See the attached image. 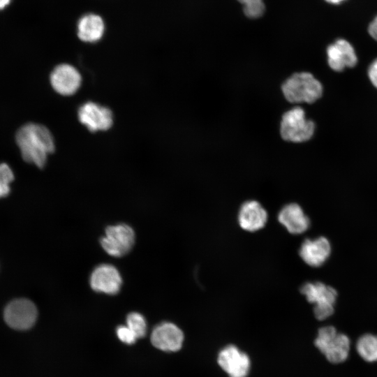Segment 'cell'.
I'll return each mask as SVG.
<instances>
[{"label": "cell", "instance_id": "6da1fadb", "mask_svg": "<svg viewBox=\"0 0 377 377\" xmlns=\"http://www.w3.org/2000/svg\"><path fill=\"white\" fill-rule=\"evenodd\" d=\"M16 143L22 158L43 168L49 154L55 149L53 135L43 125L28 123L21 126L15 135Z\"/></svg>", "mask_w": 377, "mask_h": 377}, {"label": "cell", "instance_id": "7a4b0ae2", "mask_svg": "<svg viewBox=\"0 0 377 377\" xmlns=\"http://www.w3.org/2000/svg\"><path fill=\"white\" fill-rule=\"evenodd\" d=\"M281 90L285 98L290 103H312L322 96L323 87L310 73L300 72L286 79Z\"/></svg>", "mask_w": 377, "mask_h": 377}, {"label": "cell", "instance_id": "3957f363", "mask_svg": "<svg viewBox=\"0 0 377 377\" xmlns=\"http://www.w3.org/2000/svg\"><path fill=\"white\" fill-rule=\"evenodd\" d=\"M315 346L329 362L338 364L348 358L350 341L347 335L338 332L333 326H325L318 330Z\"/></svg>", "mask_w": 377, "mask_h": 377}, {"label": "cell", "instance_id": "277c9868", "mask_svg": "<svg viewBox=\"0 0 377 377\" xmlns=\"http://www.w3.org/2000/svg\"><path fill=\"white\" fill-rule=\"evenodd\" d=\"M314 123L306 119L302 108L295 107L286 112L280 123L281 138L288 142H302L313 135Z\"/></svg>", "mask_w": 377, "mask_h": 377}, {"label": "cell", "instance_id": "5b68a950", "mask_svg": "<svg viewBox=\"0 0 377 377\" xmlns=\"http://www.w3.org/2000/svg\"><path fill=\"white\" fill-rule=\"evenodd\" d=\"M300 292L309 303L314 304L313 313L318 320H325L333 314L337 297L334 288L322 282H307L302 286Z\"/></svg>", "mask_w": 377, "mask_h": 377}, {"label": "cell", "instance_id": "8992f818", "mask_svg": "<svg viewBox=\"0 0 377 377\" xmlns=\"http://www.w3.org/2000/svg\"><path fill=\"white\" fill-rule=\"evenodd\" d=\"M135 237L134 230L130 226L119 223L108 226L100 242L108 254L113 257H121L131 250Z\"/></svg>", "mask_w": 377, "mask_h": 377}, {"label": "cell", "instance_id": "52a82bcc", "mask_svg": "<svg viewBox=\"0 0 377 377\" xmlns=\"http://www.w3.org/2000/svg\"><path fill=\"white\" fill-rule=\"evenodd\" d=\"M37 316L36 305L24 298L11 301L4 310L6 323L10 327L18 330L31 328L35 324Z\"/></svg>", "mask_w": 377, "mask_h": 377}, {"label": "cell", "instance_id": "ba28073f", "mask_svg": "<svg viewBox=\"0 0 377 377\" xmlns=\"http://www.w3.org/2000/svg\"><path fill=\"white\" fill-rule=\"evenodd\" d=\"M80 122L91 132L108 130L113 124L110 109L94 102H87L78 109Z\"/></svg>", "mask_w": 377, "mask_h": 377}, {"label": "cell", "instance_id": "9c48e42d", "mask_svg": "<svg viewBox=\"0 0 377 377\" xmlns=\"http://www.w3.org/2000/svg\"><path fill=\"white\" fill-rule=\"evenodd\" d=\"M217 362L229 377H246L251 367L249 356L233 345L221 350Z\"/></svg>", "mask_w": 377, "mask_h": 377}, {"label": "cell", "instance_id": "30bf717a", "mask_svg": "<svg viewBox=\"0 0 377 377\" xmlns=\"http://www.w3.org/2000/svg\"><path fill=\"white\" fill-rule=\"evenodd\" d=\"M184 336L182 330L171 322L156 325L150 336L152 345L163 351L176 352L182 346Z\"/></svg>", "mask_w": 377, "mask_h": 377}, {"label": "cell", "instance_id": "8fae6325", "mask_svg": "<svg viewBox=\"0 0 377 377\" xmlns=\"http://www.w3.org/2000/svg\"><path fill=\"white\" fill-rule=\"evenodd\" d=\"M89 283L91 288L97 293L115 295L121 289L122 279L118 269L110 264L98 265L92 271Z\"/></svg>", "mask_w": 377, "mask_h": 377}, {"label": "cell", "instance_id": "7c38bea8", "mask_svg": "<svg viewBox=\"0 0 377 377\" xmlns=\"http://www.w3.org/2000/svg\"><path fill=\"white\" fill-rule=\"evenodd\" d=\"M50 81L56 92L62 96H71L76 93L80 87L82 77L74 66L62 64L53 69Z\"/></svg>", "mask_w": 377, "mask_h": 377}, {"label": "cell", "instance_id": "4fadbf2b", "mask_svg": "<svg viewBox=\"0 0 377 377\" xmlns=\"http://www.w3.org/2000/svg\"><path fill=\"white\" fill-rule=\"evenodd\" d=\"M331 253V245L325 237L306 239L300 246L299 255L308 265L317 267L323 265Z\"/></svg>", "mask_w": 377, "mask_h": 377}, {"label": "cell", "instance_id": "5bb4252c", "mask_svg": "<svg viewBox=\"0 0 377 377\" xmlns=\"http://www.w3.org/2000/svg\"><path fill=\"white\" fill-rule=\"evenodd\" d=\"M237 220L244 230L256 232L262 229L267 221V213L262 205L256 200H248L240 207Z\"/></svg>", "mask_w": 377, "mask_h": 377}, {"label": "cell", "instance_id": "9a60e30c", "mask_svg": "<svg viewBox=\"0 0 377 377\" xmlns=\"http://www.w3.org/2000/svg\"><path fill=\"white\" fill-rule=\"evenodd\" d=\"M327 61L332 69L341 71L357 63V56L351 44L344 39H338L327 49Z\"/></svg>", "mask_w": 377, "mask_h": 377}, {"label": "cell", "instance_id": "2e32d148", "mask_svg": "<svg viewBox=\"0 0 377 377\" xmlns=\"http://www.w3.org/2000/svg\"><path fill=\"white\" fill-rule=\"evenodd\" d=\"M279 222L293 235H300L310 226V220L302 208L297 203L284 205L278 213Z\"/></svg>", "mask_w": 377, "mask_h": 377}, {"label": "cell", "instance_id": "e0dca14e", "mask_svg": "<svg viewBox=\"0 0 377 377\" xmlns=\"http://www.w3.org/2000/svg\"><path fill=\"white\" fill-rule=\"evenodd\" d=\"M105 24L98 15L89 13L82 16L77 22V36L87 43H95L103 36Z\"/></svg>", "mask_w": 377, "mask_h": 377}, {"label": "cell", "instance_id": "ac0fdd59", "mask_svg": "<svg viewBox=\"0 0 377 377\" xmlns=\"http://www.w3.org/2000/svg\"><path fill=\"white\" fill-rule=\"evenodd\" d=\"M359 355L366 362L377 361V335L365 334L361 336L356 343Z\"/></svg>", "mask_w": 377, "mask_h": 377}, {"label": "cell", "instance_id": "d6986e66", "mask_svg": "<svg viewBox=\"0 0 377 377\" xmlns=\"http://www.w3.org/2000/svg\"><path fill=\"white\" fill-rule=\"evenodd\" d=\"M126 325L138 338L144 337L147 333V322L145 317L138 312H131L126 317Z\"/></svg>", "mask_w": 377, "mask_h": 377}, {"label": "cell", "instance_id": "ffe728a7", "mask_svg": "<svg viewBox=\"0 0 377 377\" xmlns=\"http://www.w3.org/2000/svg\"><path fill=\"white\" fill-rule=\"evenodd\" d=\"M14 179V175L6 163H0V198L6 197L10 193V184Z\"/></svg>", "mask_w": 377, "mask_h": 377}, {"label": "cell", "instance_id": "44dd1931", "mask_svg": "<svg viewBox=\"0 0 377 377\" xmlns=\"http://www.w3.org/2000/svg\"><path fill=\"white\" fill-rule=\"evenodd\" d=\"M243 5L244 14L250 18L260 17L265 12L263 0H238Z\"/></svg>", "mask_w": 377, "mask_h": 377}, {"label": "cell", "instance_id": "7402d4cb", "mask_svg": "<svg viewBox=\"0 0 377 377\" xmlns=\"http://www.w3.org/2000/svg\"><path fill=\"white\" fill-rule=\"evenodd\" d=\"M116 334L118 339L126 344H133L138 339L134 332L126 325H119L116 329Z\"/></svg>", "mask_w": 377, "mask_h": 377}, {"label": "cell", "instance_id": "603a6c76", "mask_svg": "<svg viewBox=\"0 0 377 377\" xmlns=\"http://www.w3.org/2000/svg\"><path fill=\"white\" fill-rule=\"evenodd\" d=\"M368 74L371 83L377 88V59L370 65Z\"/></svg>", "mask_w": 377, "mask_h": 377}, {"label": "cell", "instance_id": "cb8c5ba5", "mask_svg": "<svg viewBox=\"0 0 377 377\" xmlns=\"http://www.w3.org/2000/svg\"><path fill=\"white\" fill-rule=\"evenodd\" d=\"M368 31H369L370 36L374 39L377 40V15L374 17V19L369 24V27H368Z\"/></svg>", "mask_w": 377, "mask_h": 377}, {"label": "cell", "instance_id": "d4e9b609", "mask_svg": "<svg viewBox=\"0 0 377 377\" xmlns=\"http://www.w3.org/2000/svg\"><path fill=\"white\" fill-rule=\"evenodd\" d=\"M10 1L11 0H0V10L6 8Z\"/></svg>", "mask_w": 377, "mask_h": 377}, {"label": "cell", "instance_id": "484cf974", "mask_svg": "<svg viewBox=\"0 0 377 377\" xmlns=\"http://www.w3.org/2000/svg\"><path fill=\"white\" fill-rule=\"evenodd\" d=\"M327 3H332V4H339L344 1L345 0H325Z\"/></svg>", "mask_w": 377, "mask_h": 377}]
</instances>
